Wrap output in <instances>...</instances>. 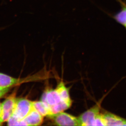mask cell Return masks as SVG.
Wrapping results in <instances>:
<instances>
[{"mask_svg": "<svg viewBox=\"0 0 126 126\" xmlns=\"http://www.w3.org/2000/svg\"><path fill=\"white\" fill-rule=\"evenodd\" d=\"M47 117L57 126H79L77 118L63 111Z\"/></svg>", "mask_w": 126, "mask_h": 126, "instance_id": "cell-3", "label": "cell"}, {"mask_svg": "<svg viewBox=\"0 0 126 126\" xmlns=\"http://www.w3.org/2000/svg\"><path fill=\"white\" fill-rule=\"evenodd\" d=\"M10 88H2L0 87V98L5 95L9 91Z\"/></svg>", "mask_w": 126, "mask_h": 126, "instance_id": "cell-14", "label": "cell"}, {"mask_svg": "<svg viewBox=\"0 0 126 126\" xmlns=\"http://www.w3.org/2000/svg\"><path fill=\"white\" fill-rule=\"evenodd\" d=\"M105 126H126V120L108 112L102 113Z\"/></svg>", "mask_w": 126, "mask_h": 126, "instance_id": "cell-6", "label": "cell"}, {"mask_svg": "<svg viewBox=\"0 0 126 126\" xmlns=\"http://www.w3.org/2000/svg\"><path fill=\"white\" fill-rule=\"evenodd\" d=\"M71 105L68 104L65 101H62L61 102L50 107L52 114H55L60 112H63L65 110L69 109Z\"/></svg>", "mask_w": 126, "mask_h": 126, "instance_id": "cell-11", "label": "cell"}, {"mask_svg": "<svg viewBox=\"0 0 126 126\" xmlns=\"http://www.w3.org/2000/svg\"><path fill=\"white\" fill-rule=\"evenodd\" d=\"M33 106L34 109L43 116H48L52 114L50 107L43 101H33Z\"/></svg>", "mask_w": 126, "mask_h": 126, "instance_id": "cell-9", "label": "cell"}, {"mask_svg": "<svg viewBox=\"0 0 126 126\" xmlns=\"http://www.w3.org/2000/svg\"><path fill=\"white\" fill-rule=\"evenodd\" d=\"M7 122V125L9 126H18V125H23L26 126L25 123L23 120L19 121L14 118L11 117Z\"/></svg>", "mask_w": 126, "mask_h": 126, "instance_id": "cell-13", "label": "cell"}, {"mask_svg": "<svg viewBox=\"0 0 126 126\" xmlns=\"http://www.w3.org/2000/svg\"><path fill=\"white\" fill-rule=\"evenodd\" d=\"M101 103L97 104L77 117L79 126H93L95 120L101 114Z\"/></svg>", "mask_w": 126, "mask_h": 126, "instance_id": "cell-2", "label": "cell"}, {"mask_svg": "<svg viewBox=\"0 0 126 126\" xmlns=\"http://www.w3.org/2000/svg\"><path fill=\"white\" fill-rule=\"evenodd\" d=\"M55 89L60 95L62 100L72 105V101L69 94V89L65 87L63 81H61L58 84Z\"/></svg>", "mask_w": 126, "mask_h": 126, "instance_id": "cell-10", "label": "cell"}, {"mask_svg": "<svg viewBox=\"0 0 126 126\" xmlns=\"http://www.w3.org/2000/svg\"><path fill=\"white\" fill-rule=\"evenodd\" d=\"M33 109V101L25 98H17L12 117L17 120L22 121Z\"/></svg>", "mask_w": 126, "mask_h": 126, "instance_id": "cell-1", "label": "cell"}, {"mask_svg": "<svg viewBox=\"0 0 126 126\" xmlns=\"http://www.w3.org/2000/svg\"><path fill=\"white\" fill-rule=\"evenodd\" d=\"M41 100L50 108L63 101L56 89H47L42 94Z\"/></svg>", "mask_w": 126, "mask_h": 126, "instance_id": "cell-5", "label": "cell"}, {"mask_svg": "<svg viewBox=\"0 0 126 126\" xmlns=\"http://www.w3.org/2000/svg\"><path fill=\"white\" fill-rule=\"evenodd\" d=\"M4 123L3 120V113H2V104L0 102V126L2 125Z\"/></svg>", "mask_w": 126, "mask_h": 126, "instance_id": "cell-15", "label": "cell"}, {"mask_svg": "<svg viewBox=\"0 0 126 126\" xmlns=\"http://www.w3.org/2000/svg\"><path fill=\"white\" fill-rule=\"evenodd\" d=\"M17 98L16 91H15L1 103L4 123L7 122L12 116L15 107Z\"/></svg>", "mask_w": 126, "mask_h": 126, "instance_id": "cell-4", "label": "cell"}, {"mask_svg": "<svg viewBox=\"0 0 126 126\" xmlns=\"http://www.w3.org/2000/svg\"><path fill=\"white\" fill-rule=\"evenodd\" d=\"M43 117L34 109L23 120L26 126H39L43 121Z\"/></svg>", "mask_w": 126, "mask_h": 126, "instance_id": "cell-7", "label": "cell"}, {"mask_svg": "<svg viewBox=\"0 0 126 126\" xmlns=\"http://www.w3.org/2000/svg\"><path fill=\"white\" fill-rule=\"evenodd\" d=\"M23 80L0 73V87L11 88L20 84Z\"/></svg>", "mask_w": 126, "mask_h": 126, "instance_id": "cell-8", "label": "cell"}, {"mask_svg": "<svg viewBox=\"0 0 126 126\" xmlns=\"http://www.w3.org/2000/svg\"><path fill=\"white\" fill-rule=\"evenodd\" d=\"M114 19L126 28V5L123 7L121 10L114 16Z\"/></svg>", "mask_w": 126, "mask_h": 126, "instance_id": "cell-12", "label": "cell"}]
</instances>
